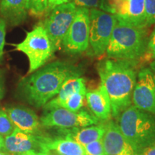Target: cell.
<instances>
[{
  "label": "cell",
  "mask_w": 155,
  "mask_h": 155,
  "mask_svg": "<svg viewBox=\"0 0 155 155\" xmlns=\"http://www.w3.org/2000/svg\"><path fill=\"white\" fill-rule=\"evenodd\" d=\"M42 128L73 129L86 127L100 123L91 113L81 109L77 112L58 107L45 111L40 117Z\"/></svg>",
  "instance_id": "9"
},
{
  "label": "cell",
  "mask_w": 155,
  "mask_h": 155,
  "mask_svg": "<svg viewBox=\"0 0 155 155\" xmlns=\"http://www.w3.org/2000/svg\"><path fill=\"white\" fill-rule=\"evenodd\" d=\"M69 2H71V0H48V7H47L46 15H47L48 13H49L52 9L55 8V7H57V6Z\"/></svg>",
  "instance_id": "29"
},
{
  "label": "cell",
  "mask_w": 155,
  "mask_h": 155,
  "mask_svg": "<svg viewBox=\"0 0 155 155\" xmlns=\"http://www.w3.org/2000/svg\"><path fill=\"white\" fill-rule=\"evenodd\" d=\"M123 1L124 0H100L98 9L114 15Z\"/></svg>",
  "instance_id": "25"
},
{
  "label": "cell",
  "mask_w": 155,
  "mask_h": 155,
  "mask_svg": "<svg viewBox=\"0 0 155 155\" xmlns=\"http://www.w3.org/2000/svg\"><path fill=\"white\" fill-rule=\"evenodd\" d=\"M131 104L155 116V78L150 68H143L137 73Z\"/></svg>",
  "instance_id": "10"
},
{
  "label": "cell",
  "mask_w": 155,
  "mask_h": 155,
  "mask_svg": "<svg viewBox=\"0 0 155 155\" xmlns=\"http://www.w3.org/2000/svg\"><path fill=\"white\" fill-rule=\"evenodd\" d=\"M114 15L119 21L147 28L144 0H124Z\"/></svg>",
  "instance_id": "16"
},
{
  "label": "cell",
  "mask_w": 155,
  "mask_h": 155,
  "mask_svg": "<svg viewBox=\"0 0 155 155\" xmlns=\"http://www.w3.org/2000/svg\"><path fill=\"white\" fill-rule=\"evenodd\" d=\"M82 73L80 66L66 61H54L23 78L17 85V94L33 107H43L58 94L67 79L81 76Z\"/></svg>",
  "instance_id": "1"
},
{
  "label": "cell",
  "mask_w": 155,
  "mask_h": 155,
  "mask_svg": "<svg viewBox=\"0 0 155 155\" xmlns=\"http://www.w3.org/2000/svg\"><path fill=\"white\" fill-rule=\"evenodd\" d=\"M0 155H9V154H8L7 152H5V151L0 150Z\"/></svg>",
  "instance_id": "35"
},
{
  "label": "cell",
  "mask_w": 155,
  "mask_h": 155,
  "mask_svg": "<svg viewBox=\"0 0 155 155\" xmlns=\"http://www.w3.org/2000/svg\"><path fill=\"white\" fill-rule=\"evenodd\" d=\"M86 100L91 114L100 122H106L111 119V101L107 92L101 84L94 90H87Z\"/></svg>",
  "instance_id": "15"
},
{
  "label": "cell",
  "mask_w": 155,
  "mask_h": 155,
  "mask_svg": "<svg viewBox=\"0 0 155 155\" xmlns=\"http://www.w3.org/2000/svg\"><path fill=\"white\" fill-rule=\"evenodd\" d=\"M0 150L5 151V139L2 136L0 135Z\"/></svg>",
  "instance_id": "34"
},
{
  "label": "cell",
  "mask_w": 155,
  "mask_h": 155,
  "mask_svg": "<svg viewBox=\"0 0 155 155\" xmlns=\"http://www.w3.org/2000/svg\"><path fill=\"white\" fill-rule=\"evenodd\" d=\"M149 37L147 28L117 20L106 51L107 58L140 62L147 52Z\"/></svg>",
  "instance_id": "3"
},
{
  "label": "cell",
  "mask_w": 155,
  "mask_h": 155,
  "mask_svg": "<svg viewBox=\"0 0 155 155\" xmlns=\"http://www.w3.org/2000/svg\"><path fill=\"white\" fill-rule=\"evenodd\" d=\"M86 155H106L102 139L83 146Z\"/></svg>",
  "instance_id": "23"
},
{
  "label": "cell",
  "mask_w": 155,
  "mask_h": 155,
  "mask_svg": "<svg viewBox=\"0 0 155 155\" xmlns=\"http://www.w3.org/2000/svg\"><path fill=\"white\" fill-rule=\"evenodd\" d=\"M28 0H1L0 17L10 26L24 23L28 16Z\"/></svg>",
  "instance_id": "18"
},
{
  "label": "cell",
  "mask_w": 155,
  "mask_h": 155,
  "mask_svg": "<svg viewBox=\"0 0 155 155\" xmlns=\"http://www.w3.org/2000/svg\"><path fill=\"white\" fill-rule=\"evenodd\" d=\"M106 129L102 137L106 155H139V153L119 129L115 121L106 122Z\"/></svg>",
  "instance_id": "11"
},
{
  "label": "cell",
  "mask_w": 155,
  "mask_h": 155,
  "mask_svg": "<svg viewBox=\"0 0 155 155\" xmlns=\"http://www.w3.org/2000/svg\"><path fill=\"white\" fill-rule=\"evenodd\" d=\"M86 91L77 92L71 95L68 98H67L61 104L60 107L64 108L73 112L80 111L83 106V104H84Z\"/></svg>",
  "instance_id": "20"
},
{
  "label": "cell",
  "mask_w": 155,
  "mask_h": 155,
  "mask_svg": "<svg viewBox=\"0 0 155 155\" xmlns=\"http://www.w3.org/2000/svg\"><path fill=\"white\" fill-rule=\"evenodd\" d=\"M13 46L15 50L22 52L28 57V75L45 65L55 53L47 32L40 23L27 32L26 37L22 42L14 44Z\"/></svg>",
  "instance_id": "5"
},
{
  "label": "cell",
  "mask_w": 155,
  "mask_h": 155,
  "mask_svg": "<svg viewBox=\"0 0 155 155\" xmlns=\"http://www.w3.org/2000/svg\"><path fill=\"white\" fill-rule=\"evenodd\" d=\"M117 22L115 15L101 9H90V31L87 54L99 57L106 53Z\"/></svg>",
  "instance_id": "6"
},
{
  "label": "cell",
  "mask_w": 155,
  "mask_h": 155,
  "mask_svg": "<svg viewBox=\"0 0 155 155\" xmlns=\"http://www.w3.org/2000/svg\"><path fill=\"white\" fill-rule=\"evenodd\" d=\"M117 121L121 133L140 154L155 141V116L152 114L131 105Z\"/></svg>",
  "instance_id": "4"
},
{
  "label": "cell",
  "mask_w": 155,
  "mask_h": 155,
  "mask_svg": "<svg viewBox=\"0 0 155 155\" xmlns=\"http://www.w3.org/2000/svg\"><path fill=\"white\" fill-rule=\"evenodd\" d=\"M40 151L58 155H86L83 146L67 137L40 134Z\"/></svg>",
  "instance_id": "14"
},
{
  "label": "cell",
  "mask_w": 155,
  "mask_h": 155,
  "mask_svg": "<svg viewBox=\"0 0 155 155\" xmlns=\"http://www.w3.org/2000/svg\"><path fill=\"white\" fill-rule=\"evenodd\" d=\"M77 7H86L88 9L99 8L100 0H71Z\"/></svg>",
  "instance_id": "27"
},
{
  "label": "cell",
  "mask_w": 155,
  "mask_h": 155,
  "mask_svg": "<svg viewBox=\"0 0 155 155\" xmlns=\"http://www.w3.org/2000/svg\"><path fill=\"white\" fill-rule=\"evenodd\" d=\"M47 7L48 0H28V14L37 18L45 16Z\"/></svg>",
  "instance_id": "21"
},
{
  "label": "cell",
  "mask_w": 155,
  "mask_h": 155,
  "mask_svg": "<svg viewBox=\"0 0 155 155\" xmlns=\"http://www.w3.org/2000/svg\"><path fill=\"white\" fill-rule=\"evenodd\" d=\"M5 92V79H4L2 73L0 71V100L4 97Z\"/></svg>",
  "instance_id": "31"
},
{
  "label": "cell",
  "mask_w": 155,
  "mask_h": 155,
  "mask_svg": "<svg viewBox=\"0 0 155 155\" xmlns=\"http://www.w3.org/2000/svg\"><path fill=\"white\" fill-rule=\"evenodd\" d=\"M7 114L15 128L32 134H42V125L35 112L22 106H12L6 108Z\"/></svg>",
  "instance_id": "12"
},
{
  "label": "cell",
  "mask_w": 155,
  "mask_h": 155,
  "mask_svg": "<svg viewBox=\"0 0 155 155\" xmlns=\"http://www.w3.org/2000/svg\"><path fill=\"white\" fill-rule=\"evenodd\" d=\"M150 69L151 70V71H152L153 75H154V76L155 78V58L154 60H153L152 61L150 62Z\"/></svg>",
  "instance_id": "33"
},
{
  "label": "cell",
  "mask_w": 155,
  "mask_h": 155,
  "mask_svg": "<svg viewBox=\"0 0 155 155\" xmlns=\"http://www.w3.org/2000/svg\"><path fill=\"white\" fill-rule=\"evenodd\" d=\"M6 24L5 21L0 17V62L4 55V47L5 45L6 37Z\"/></svg>",
  "instance_id": "28"
},
{
  "label": "cell",
  "mask_w": 155,
  "mask_h": 155,
  "mask_svg": "<svg viewBox=\"0 0 155 155\" xmlns=\"http://www.w3.org/2000/svg\"><path fill=\"white\" fill-rule=\"evenodd\" d=\"M19 155H48V152H40V151H29V152H25Z\"/></svg>",
  "instance_id": "32"
},
{
  "label": "cell",
  "mask_w": 155,
  "mask_h": 155,
  "mask_svg": "<svg viewBox=\"0 0 155 155\" xmlns=\"http://www.w3.org/2000/svg\"><path fill=\"white\" fill-rule=\"evenodd\" d=\"M77 8L71 2L58 5L40 22L47 32L55 52L61 49L62 42L74 19Z\"/></svg>",
  "instance_id": "7"
},
{
  "label": "cell",
  "mask_w": 155,
  "mask_h": 155,
  "mask_svg": "<svg viewBox=\"0 0 155 155\" xmlns=\"http://www.w3.org/2000/svg\"><path fill=\"white\" fill-rule=\"evenodd\" d=\"M139 63V61L106 58L97 65L101 84L109 97L112 117L115 119H118L120 114L131 105Z\"/></svg>",
  "instance_id": "2"
},
{
  "label": "cell",
  "mask_w": 155,
  "mask_h": 155,
  "mask_svg": "<svg viewBox=\"0 0 155 155\" xmlns=\"http://www.w3.org/2000/svg\"><path fill=\"white\" fill-rule=\"evenodd\" d=\"M89 31L90 9L78 7L74 19L62 42L63 51L72 55L86 52L89 44Z\"/></svg>",
  "instance_id": "8"
},
{
  "label": "cell",
  "mask_w": 155,
  "mask_h": 155,
  "mask_svg": "<svg viewBox=\"0 0 155 155\" xmlns=\"http://www.w3.org/2000/svg\"><path fill=\"white\" fill-rule=\"evenodd\" d=\"M48 155H58L57 154H53L52 152H48Z\"/></svg>",
  "instance_id": "36"
},
{
  "label": "cell",
  "mask_w": 155,
  "mask_h": 155,
  "mask_svg": "<svg viewBox=\"0 0 155 155\" xmlns=\"http://www.w3.org/2000/svg\"><path fill=\"white\" fill-rule=\"evenodd\" d=\"M139 155H155V141L153 144L145 148Z\"/></svg>",
  "instance_id": "30"
},
{
  "label": "cell",
  "mask_w": 155,
  "mask_h": 155,
  "mask_svg": "<svg viewBox=\"0 0 155 155\" xmlns=\"http://www.w3.org/2000/svg\"><path fill=\"white\" fill-rule=\"evenodd\" d=\"M147 28L155 24V0H144Z\"/></svg>",
  "instance_id": "26"
},
{
  "label": "cell",
  "mask_w": 155,
  "mask_h": 155,
  "mask_svg": "<svg viewBox=\"0 0 155 155\" xmlns=\"http://www.w3.org/2000/svg\"><path fill=\"white\" fill-rule=\"evenodd\" d=\"M106 122H100L96 125L73 129H58L59 136L67 137L76 141L81 146L90 144L102 139L106 129Z\"/></svg>",
  "instance_id": "17"
},
{
  "label": "cell",
  "mask_w": 155,
  "mask_h": 155,
  "mask_svg": "<svg viewBox=\"0 0 155 155\" xmlns=\"http://www.w3.org/2000/svg\"><path fill=\"white\" fill-rule=\"evenodd\" d=\"M155 58V27L149 37L147 50L140 62H151Z\"/></svg>",
  "instance_id": "24"
},
{
  "label": "cell",
  "mask_w": 155,
  "mask_h": 155,
  "mask_svg": "<svg viewBox=\"0 0 155 155\" xmlns=\"http://www.w3.org/2000/svg\"><path fill=\"white\" fill-rule=\"evenodd\" d=\"M0 1H1V0H0Z\"/></svg>",
  "instance_id": "37"
},
{
  "label": "cell",
  "mask_w": 155,
  "mask_h": 155,
  "mask_svg": "<svg viewBox=\"0 0 155 155\" xmlns=\"http://www.w3.org/2000/svg\"><path fill=\"white\" fill-rule=\"evenodd\" d=\"M40 134L26 133L17 128L5 137V152L12 155H19L32 150L40 151Z\"/></svg>",
  "instance_id": "13"
},
{
  "label": "cell",
  "mask_w": 155,
  "mask_h": 155,
  "mask_svg": "<svg viewBox=\"0 0 155 155\" xmlns=\"http://www.w3.org/2000/svg\"><path fill=\"white\" fill-rule=\"evenodd\" d=\"M15 127L5 110L0 108V135L7 137L12 132Z\"/></svg>",
  "instance_id": "22"
},
{
  "label": "cell",
  "mask_w": 155,
  "mask_h": 155,
  "mask_svg": "<svg viewBox=\"0 0 155 155\" xmlns=\"http://www.w3.org/2000/svg\"><path fill=\"white\" fill-rule=\"evenodd\" d=\"M86 81L83 77H71L62 85L58 94L43 106L45 111L58 108L71 95L77 92L86 91Z\"/></svg>",
  "instance_id": "19"
}]
</instances>
